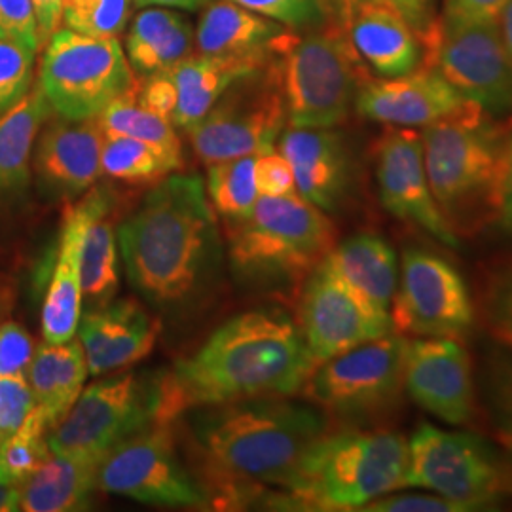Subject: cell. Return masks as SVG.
Listing matches in <instances>:
<instances>
[{
    "label": "cell",
    "mask_w": 512,
    "mask_h": 512,
    "mask_svg": "<svg viewBox=\"0 0 512 512\" xmlns=\"http://www.w3.org/2000/svg\"><path fill=\"white\" fill-rule=\"evenodd\" d=\"M317 368L298 325L281 311H247L164 374L162 418L211 404L302 393Z\"/></svg>",
    "instance_id": "cell-1"
},
{
    "label": "cell",
    "mask_w": 512,
    "mask_h": 512,
    "mask_svg": "<svg viewBox=\"0 0 512 512\" xmlns=\"http://www.w3.org/2000/svg\"><path fill=\"white\" fill-rule=\"evenodd\" d=\"M129 283L147 300L175 308L202 293L222 256L219 224L198 175H171L118 228Z\"/></svg>",
    "instance_id": "cell-2"
},
{
    "label": "cell",
    "mask_w": 512,
    "mask_h": 512,
    "mask_svg": "<svg viewBox=\"0 0 512 512\" xmlns=\"http://www.w3.org/2000/svg\"><path fill=\"white\" fill-rule=\"evenodd\" d=\"M192 433L228 488H283L311 444L327 433L325 416L285 397L194 408Z\"/></svg>",
    "instance_id": "cell-3"
},
{
    "label": "cell",
    "mask_w": 512,
    "mask_h": 512,
    "mask_svg": "<svg viewBox=\"0 0 512 512\" xmlns=\"http://www.w3.org/2000/svg\"><path fill=\"white\" fill-rule=\"evenodd\" d=\"M408 488V440L393 431H342L315 440L275 497L277 509L363 511Z\"/></svg>",
    "instance_id": "cell-4"
},
{
    "label": "cell",
    "mask_w": 512,
    "mask_h": 512,
    "mask_svg": "<svg viewBox=\"0 0 512 512\" xmlns=\"http://www.w3.org/2000/svg\"><path fill=\"white\" fill-rule=\"evenodd\" d=\"M272 63L291 128L342 124L370 78L348 31L334 21L308 35L287 27L272 42Z\"/></svg>",
    "instance_id": "cell-5"
},
{
    "label": "cell",
    "mask_w": 512,
    "mask_h": 512,
    "mask_svg": "<svg viewBox=\"0 0 512 512\" xmlns=\"http://www.w3.org/2000/svg\"><path fill=\"white\" fill-rule=\"evenodd\" d=\"M503 129L505 124L475 103L423 128L429 186L444 219L458 236L488 222V200Z\"/></svg>",
    "instance_id": "cell-6"
},
{
    "label": "cell",
    "mask_w": 512,
    "mask_h": 512,
    "mask_svg": "<svg viewBox=\"0 0 512 512\" xmlns=\"http://www.w3.org/2000/svg\"><path fill=\"white\" fill-rule=\"evenodd\" d=\"M230 262L247 279L302 277L329 255L336 228L327 213L289 196H258L253 213L230 222Z\"/></svg>",
    "instance_id": "cell-7"
},
{
    "label": "cell",
    "mask_w": 512,
    "mask_h": 512,
    "mask_svg": "<svg viewBox=\"0 0 512 512\" xmlns=\"http://www.w3.org/2000/svg\"><path fill=\"white\" fill-rule=\"evenodd\" d=\"M38 86L57 116L97 118L139 84L118 38H95L59 29L44 46Z\"/></svg>",
    "instance_id": "cell-8"
},
{
    "label": "cell",
    "mask_w": 512,
    "mask_h": 512,
    "mask_svg": "<svg viewBox=\"0 0 512 512\" xmlns=\"http://www.w3.org/2000/svg\"><path fill=\"white\" fill-rule=\"evenodd\" d=\"M164 374L126 372L86 387L48 435L52 454L105 458L114 446L162 420Z\"/></svg>",
    "instance_id": "cell-9"
},
{
    "label": "cell",
    "mask_w": 512,
    "mask_h": 512,
    "mask_svg": "<svg viewBox=\"0 0 512 512\" xmlns=\"http://www.w3.org/2000/svg\"><path fill=\"white\" fill-rule=\"evenodd\" d=\"M408 488L433 492L475 511L512 490V473L476 435L423 421L408 439Z\"/></svg>",
    "instance_id": "cell-10"
},
{
    "label": "cell",
    "mask_w": 512,
    "mask_h": 512,
    "mask_svg": "<svg viewBox=\"0 0 512 512\" xmlns=\"http://www.w3.org/2000/svg\"><path fill=\"white\" fill-rule=\"evenodd\" d=\"M408 338L391 332L321 363L304 397L327 414L361 420L391 412L403 397Z\"/></svg>",
    "instance_id": "cell-11"
},
{
    "label": "cell",
    "mask_w": 512,
    "mask_h": 512,
    "mask_svg": "<svg viewBox=\"0 0 512 512\" xmlns=\"http://www.w3.org/2000/svg\"><path fill=\"white\" fill-rule=\"evenodd\" d=\"M285 124L287 107L270 59L236 80L188 135L203 164L211 165L275 150Z\"/></svg>",
    "instance_id": "cell-12"
},
{
    "label": "cell",
    "mask_w": 512,
    "mask_h": 512,
    "mask_svg": "<svg viewBox=\"0 0 512 512\" xmlns=\"http://www.w3.org/2000/svg\"><path fill=\"white\" fill-rule=\"evenodd\" d=\"M101 492L181 509L207 507V492L177 456L171 423H152L114 446L99 467Z\"/></svg>",
    "instance_id": "cell-13"
},
{
    "label": "cell",
    "mask_w": 512,
    "mask_h": 512,
    "mask_svg": "<svg viewBox=\"0 0 512 512\" xmlns=\"http://www.w3.org/2000/svg\"><path fill=\"white\" fill-rule=\"evenodd\" d=\"M389 315L395 332L418 338L459 340L475 323L471 294L458 268L420 247L401 256Z\"/></svg>",
    "instance_id": "cell-14"
},
{
    "label": "cell",
    "mask_w": 512,
    "mask_h": 512,
    "mask_svg": "<svg viewBox=\"0 0 512 512\" xmlns=\"http://www.w3.org/2000/svg\"><path fill=\"white\" fill-rule=\"evenodd\" d=\"M467 101L494 118L512 116V65L499 23L444 25L423 55Z\"/></svg>",
    "instance_id": "cell-15"
},
{
    "label": "cell",
    "mask_w": 512,
    "mask_h": 512,
    "mask_svg": "<svg viewBox=\"0 0 512 512\" xmlns=\"http://www.w3.org/2000/svg\"><path fill=\"white\" fill-rule=\"evenodd\" d=\"M298 329L317 366L395 332L391 317L372 310L323 260L308 274L300 296Z\"/></svg>",
    "instance_id": "cell-16"
},
{
    "label": "cell",
    "mask_w": 512,
    "mask_h": 512,
    "mask_svg": "<svg viewBox=\"0 0 512 512\" xmlns=\"http://www.w3.org/2000/svg\"><path fill=\"white\" fill-rule=\"evenodd\" d=\"M374 156L378 196L385 211L418 226L446 247H459L456 230L444 219L431 192L421 133L412 128L385 129Z\"/></svg>",
    "instance_id": "cell-17"
},
{
    "label": "cell",
    "mask_w": 512,
    "mask_h": 512,
    "mask_svg": "<svg viewBox=\"0 0 512 512\" xmlns=\"http://www.w3.org/2000/svg\"><path fill=\"white\" fill-rule=\"evenodd\" d=\"M404 391L448 425H467L476 416V385L467 349L454 338L408 340Z\"/></svg>",
    "instance_id": "cell-18"
},
{
    "label": "cell",
    "mask_w": 512,
    "mask_h": 512,
    "mask_svg": "<svg viewBox=\"0 0 512 512\" xmlns=\"http://www.w3.org/2000/svg\"><path fill=\"white\" fill-rule=\"evenodd\" d=\"M112 202L107 188H90L80 202L65 209L55 266L40 313L44 342L61 344L76 338L82 317V245L86 228L97 215L110 211Z\"/></svg>",
    "instance_id": "cell-19"
},
{
    "label": "cell",
    "mask_w": 512,
    "mask_h": 512,
    "mask_svg": "<svg viewBox=\"0 0 512 512\" xmlns=\"http://www.w3.org/2000/svg\"><path fill=\"white\" fill-rule=\"evenodd\" d=\"M469 103L437 69L423 65L403 76L368 78L355 99L359 114L368 120L412 129L427 128Z\"/></svg>",
    "instance_id": "cell-20"
},
{
    "label": "cell",
    "mask_w": 512,
    "mask_h": 512,
    "mask_svg": "<svg viewBox=\"0 0 512 512\" xmlns=\"http://www.w3.org/2000/svg\"><path fill=\"white\" fill-rule=\"evenodd\" d=\"M103 143L105 133L97 118L48 120L33 152L40 190L69 202L84 196L103 175Z\"/></svg>",
    "instance_id": "cell-21"
},
{
    "label": "cell",
    "mask_w": 512,
    "mask_h": 512,
    "mask_svg": "<svg viewBox=\"0 0 512 512\" xmlns=\"http://www.w3.org/2000/svg\"><path fill=\"white\" fill-rule=\"evenodd\" d=\"M160 327L135 300H110L80 317L78 340L92 376L143 361L154 348Z\"/></svg>",
    "instance_id": "cell-22"
},
{
    "label": "cell",
    "mask_w": 512,
    "mask_h": 512,
    "mask_svg": "<svg viewBox=\"0 0 512 512\" xmlns=\"http://www.w3.org/2000/svg\"><path fill=\"white\" fill-rule=\"evenodd\" d=\"M279 152L293 167L296 192L315 207L334 211L348 188V154L342 137L330 128L285 129Z\"/></svg>",
    "instance_id": "cell-23"
},
{
    "label": "cell",
    "mask_w": 512,
    "mask_h": 512,
    "mask_svg": "<svg viewBox=\"0 0 512 512\" xmlns=\"http://www.w3.org/2000/svg\"><path fill=\"white\" fill-rule=\"evenodd\" d=\"M349 40L374 73L391 78L423 63V46L410 23L384 0H368L351 19Z\"/></svg>",
    "instance_id": "cell-24"
},
{
    "label": "cell",
    "mask_w": 512,
    "mask_h": 512,
    "mask_svg": "<svg viewBox=\"0 0 512 512\" xmlns=\"http://www.w3.org/2000/svg\"><path fill=\"white\" fill-rule=\"evenodd\" d=\"M270 57H215L192 54L177 63L167 74L179 93L173 124L190 131L209 110L215 107L220 95L236 80L264 69Z\"/></svg>",
    "instance_id": "cell-25"
},
{
    "label": "cell",
    "mask_w": 512,
    "mask_h": 512,
    "mask_svg": "<svg viewBox=\"0 0 512 512\" xmlns=\"http://www.w3.org/2000/svg\"><path fill=\"white\" fill-rule=\"evenodd\" d=\"M323 264L372 310L389 315L399 283V260L382 236L357 234L346 239L330 249Z\"/></svg>",
    "instance_id": "cell-26"
},
{
    "label": "cell",
    "mask_w": 512,
    "mask_h": 512,
    "mask_svg": "<svg viewBox=\"0 0 512 512\" xmlns=\"http://www.w3.org/2000/svg\"><path fill=\"white\" fill-rule=\"evenodd\" d=\"M101 456L52 454L50 459L19 486V511H84L99 490Z\"/></svg>",
    "instance_id": "cell-27"
},
{
    "label": "cell",
    "mask_w": 512,
    "mask_h": 512,
    "mask_svg": "<svg viewBox=\"0 0 512 512\" xmlns=\"http://www.w3.org/2000/svg\"><path fill=\"white\" fill-rule=\"evenodd\" d=\"M287 27L230 0L211 2L196 29L198 54L215 57H270L272 42Z\"/></svg>",
    "instance_id": "cell-28"
},
{
    "label": "cell",
    "mask_w": 512,
    "mask_h": 512,
    "mask_svg": "<svg viewBox=\"0 0 512 512\" xmlns=\"http://www.w3.org/2000/svg\"><path fill=\"white\" fill-rule=\"evenodd\" d=\"M196 46V31L192 23L175 8L148 6L139 12L126 38V52L135 73H167Z\"/></svg>",
    "instance_id": "cell-29"
},
{
    "label": "cell",
    "mask_w": 512,
    "mask_h": 512,
    "mask_svg": "<svg viewBox=\"0 0 512 512\" xmlns=\"http://www.w3.org/2000/svg\"><path fill=\"white\" fill-rule=\"evenodd\" d=\"M90 374L86 353L80 340H67L61 344L44 342L35 349L27 368V380L33 389L35 403L50 421L52 429L73 408L84 391Z\"/></svg>",
    "instance_id": "cell-30"
},
{
    "label": "cell",
    "mask_w": 512,
    "mask_h": 512,
    "mask_svg": "<svg viewBox=\"0 0 512 512\" xmlns=\"http://www.w3.org/2000/svg\"><path fill=\"white\" fill-rule=\"evenodd\" d=\"M52 112L35 84L16 107L0 116V202L27 190L38 133Z\"/></svg>",
    "instance_id": "cell-31"
},
{
    "label": "cell",
    "mask_w": 512,
    "mask_h": 512,
    "mask_svg": "<svg viewBox=\"0 0 512 512\" xmlns=\"http://www.w3.org/2000/svg\"><path fill=\"white\" fill-rule=\"evenodd\" d=\"M139 88V84H137ZM137 88L112 101L97 116V122L105 135H122L141 141L154 148L171 171L183 169V147L173 129V124L162 116H156L137 103Z\"/></svg>",
    "instance_id": "cell-32"
},
{
    "label": "cell",
    "mask_w": 512,
    "mask_h": 512,
    "mask_svg": "<svg viewBox=\"0 0 512 512\" xmlns=\"http://www.w3.org/2000/svg\"><path fill=\"white\" fill-rule=\"evenodd\" d=\"M110 211L88 224L82 245V300L92 306L110 302L118 291V241L109 220Z\"/></svg>",
    "instance_id": "cell-33"
},
{
    "label": "cell",
    "mask_w": 512,
    "mask_h": 512,
    "mask_svg": "<svg viewBox=\"0 0 512 512\" xmlns=\"http://www.w3.org/2000/svg\"><path fill=\"white\" fill-rule=\"evenodd\" d=\"M50 421L35 404L18 429L0 440V484L19 488L50 459Z\"/></svg>",
    "instance_id": "cell-34"
},
{
    "label": "cell",
    "mask_w": 512,
    "mask_h": 512,
    "mask_svg": "<svg viewBox=\"0 0 512 512\" xmlns=\"http://www.w3.org/2000/svg\"><path fill=\"white\" fill-rule=\"evenodd\" d=\"M255 162L256 156H241L209 165L207 192L217 213L228 222L245 220L255 209Z\"/></svg>",
    "instance_id": "cell-35"
},
{
    "label": "cell",
    "mask_w": 512,
    "mask_h": 512,
    "mask_svg": "<svg viewBox=\"0 0 512 512\" xmlns=\"http://www.w3.org/2000/svg\"><path fill=\"white\" fill-rule=\"evenodd\" d=\"M101 165L103 173L129 184L160 183L171 173L154 148L122 135H105Z\"/></svg>",
    "instance_id": "cell-36"
},
{
    "label": "cell",
    "mask_w": 512,
    "mask_h": 512,
    "mask_svg": "<svg viewBox=\"0 0 512 512\" xmlns=\"http://www.w3.org/2000/svg\"><path fill=\"white\" fill-rule=\"evenodd\" d=\"M131 8L133 0H63V27L86 37L118 38Z\"/></svg>",
    "instance_id": "cell-37"
},
{
    "label": "cell",
    "mask_w": 512,
    "mask_h": 512,
    "mask_svg": "<svg viewBox=\"0 0 512 512\" xmlns=\"http://www.w3.org/2000/svg\"><path fill=\"white\" fill-rule=\"evenodd\" d=\"M319 2L325 16H329L330 21L338 23L342 29L348 31L355 12L368 0H319ZM384 2L401 12V16L410 23V27L420 37L421 46L425 50L437 35L440 23V16H435L431 0H384Z\"/></svg>",
    "instance_id": "cell-38"
},
{
    "label": "cell",
    "mask_w": 512,
    "mask_h": 512,
    "mask_svg": "<svg viewBox=\"0 0 512 512\" xmlns=\"http://www.w3.org/2000/svg\"><path fill=\"white\" fill-rule=\"evenodd\" d=\"M37 52L0 40V116L31 92L35 86Z\"/></svg>",
    "instance_id": "cell-39"
},
{
    "label": "cell",
    "mask_w": 512,
    "mask_h": 512,
    "mask_svg": "<svg viewBox=\"0 0 512 512\" xmlns=\"http://www.w3.org/2000/svg\"><path fill=\"white\" fill-rule=\"evenodd\" d=\"M484 395L495 437L512 458V361L494 359L490 363Z\"/></svg>",
    "instance_id": "cell-40"
},
{
    "label": "cell",
    "mask_w": 512,
    "mask_h": 512,
    "mask_svg": "<svg viewBox=\"0 0 512 512\" xmlns=\"http://www.w3.org/2000/svg\"><path fill=\"white\" fill-rule=\"evenodd\" d=\"M488 222L512 238V116L503 129L494 184L488 200Z\"/></svg>",
    "instance_id": "cell-41"
},
{
    "label": "cell",
    "mask_w": 512,
    "mask_h": 512,
    "mask_svg": "<svg viewBox=\"0 0 512 512\" xmlns=\"http://www.w3.org/2000/svg\"><path fill=\"white\" fill-rule=\"evenodd\" d=\"M264 18L300 31L319 27L325 19V12L319 0H230Z\"/></svg>",
    "instance_id": "cell-42"
},
{
    "label": "cell",
    "mask_w": 512,
    "mask_h": 512,
    "mask_svg": "<svg viewBox=\"0 0 512 512\" xmlns=\"http://www.w3.org/2000/svg\"><path fill=\"white\" fill-rule=\"evenodd\" d=\"M0 40L40 52L37 18L31 0H0Z\"/></svg>",
    "instance_id": "cell-43"
},
{
    "label": "cell",
    "mask_w": 512,
    "mask_h": 512,
    "mask_svg": "<svg viewBox=\"0 0 512 512\" xmlns=\"http://www.w3.org/2000/svg\"><path fill=\"white\" fill-rule=\"evenodd\" d=\"M35 395L27 374L0 376V431L10 435L35 408Z\"/></svg>",
    "instance_id": "cell-44"
},
{
    "label": "cell",
    "mask_w": 512,
    "mask_h": 512,
    "mask_svg": "<svg viewBox=\"0 0 512 512\" xmlns=\"http://www.w3.org/2000/svg\"><path fill=\"white\" fill-rule=\"evenodd\" d=\"M35 355V344L27 330L8 321L0 325V376L27 374Z\"/></svg>",
    "instance_id": "cell-45"
},
{
    "label": "cell",
    "mask_w": 512,
    "mask_h": 512,
    "mask_svg": "<svg viewBox=\"0 0 512 512\" xmlns=\"http://www.w3.org/2000/svg\"><path fill=\"white\" fill-rule=\"evenodd\" d=\"M255 183L258 196H289L296 192L293 167L275 150L256 156Z\"/></svg>",
    "instance_id": "cell-46"
},
{
    "label": "cell",
    "mask_w": 512,
    "mask_h": 512,
    "mask_svg": "<svg viewBox=\"0 0 512 512\" xmlns=\"http://www.w3.org/2000/svg\"><path fill=\"white\" fill-rule=\"evenodd\" d=\"M177 101H179V93L169 74H150L145 76V80H139L137 103L148 112L169 120L171 124L177 109Z\"/></svg>",
    "instance_id": "cell-47"
},
{
    "label": "cell",
    "mask_w": 512,
    "mask_h": 512,
    "mask_svg": "<svg viewBox=\"0 0 512 512\" xmlns=\"http://www.w3.org/2000/svg\"><path fill=\"white\" fill-rule=\"evenodd\" d=\"M486 306L490 329L499 342L512 349V270L495 281Z\"/></svg>",
    "instance_id": "cell-48"
},
{
    "label": "cell",
    "mask_w": 512,
    "mask_h": 512,
    "mask_svg": "<svg viewBox=\"0 0 512 512\" xmlns=\"http://www.w3.org/2000/svg\"><path fill=\"white\" fill-rule=\"evenodd\" d=\"M511 0H446L440 21L444 25L499 23Z\"/></svg>",
    "instance_id": "cell-49"
},
{
    "label": "cell",
    "mask_w": 512,
    "mask_h": 512,
    "mask_svg": "<svg viewBox=\"0 0 512 512\" xmlns=\"http://www.w3.org/2000/svg\"><path fill=\"white\" fill-rule=\"evenodd\" d=\"M365 512H463L465 509L440 495H384L368 503Z\"/></svg>",
    "instance_id": "cell-50"
},
{
    "label": "cell",
    "mask_w": 512,
    "mask_h": 512,
    "mask_svg": "<svg viewBox=\"0 0 512 512\" xmlns=\"http://www.w3.org/2000/svg\"><path fill=\"white\" fill-rule=\"evenodd\" d=\"M37 18L40 50L50 42V38L63 25V0H31Z\"/></svg>",
    "instance_id": "cell-51"
},
{
    "label": "cell",
    "mask_w": 512,
    "mask_h": 512,
    "mask_svg": "<svg viewBox=\"0 0 512 512\" xmlns=\"http://www.w3.org/2000/svg\"><path fill=\"white\" fill-rule=\"evenodd\" d=\"M207 0H133L135 6H165V8H179V10H198Z\"/></svg>",
    "instance_id": "cell-52"
},
{
    "label": "cell",
    "mask_w": 512,
    "mask_h": 512,
    "mask_svg": "<svg viewBox=\"0 0 512 512\" xmlns=\"http://www.w3.org/2000/svg\"><path fill=\"white\" fill-rule=\"evenodd\" d=\"M499 29H501V38H503V44H505V50H507L512 65V0L499 18Z\"/></svg>",
    "instance_id": "cell-53"
},
{
    "label": "cell",
    "mask_w": 512,
    "mask_h": 512,
    "mask_svg": "<svg viewBox=\"0 0 512 512\" xmlns=\"http://www.w3.org/2000/svg\"><path fill=\"white\" fill-rule=\"evenodd\" d=\"M19 511V488L0 484V512Z\"/></svg>",
    "instance_id": "cell-54"
},
{
    "label": "cell",
    "mask_w": 512,
    "mask_h": 512,
    "mask_svg": "<svg viewBox=\"0 0 512 512\" xmlns=\"http://www.w3.org/2000/svg\"><path fill=\"white\" fill-rule=\"evenodd\" d=\"M4 439V435H2V431H0V440Z\"/></svg>",
    "instance_id": "cell-55"
},
{
    "label": "cell",
    "mask_w": 512,
    "mask_h": 512,
    "mask_svg": "<svg viewBox=\"0 0 512 512\" xmlns=\"http://www.w3.org/2000/svg\"><path fill=\"white\" fill-rule=\"evenodd\" d=\"M511 492H512V490H511Z\"/></svg>",
    "instance_id": "cell-56"
}]
</instances>
